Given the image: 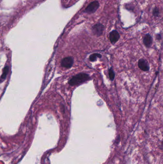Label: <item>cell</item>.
<instances>
[{"label": "cell", "mask_w": 163, "mask_h": 164, "mask_svg": "<svg viewBox=\"0 0 163 164\" xmlns=\"http://www.w3.org/2000/svg\"><path fill=\"white\" fill-rule=\"evenodd\" d=\"M90 79V76L86 73H80L74 76L68 82V84L71 86H76L84 83Z\"/></svg>", "instance_id": "cell-1"}, {"label": "cell", "mask_w": 163, "mask_h": 164, "mask_svg": "<svg viewBox=\"0 0 163 164\" xmlns=\"http://www.w3.org/2000/svg\"><path fill=\"white\" fill-rule=\"evenodd\" d=\"M73 63V58L71 57H67L62 59L61 61V65L64 68L68 69L72 66Z\"/></svg>", "instance_id": "cell-2"}, {"label": "cell", "mask_w": 163, "mask_h": 164, "mask_svg": "<svg viewBox=\"0 0 163 164\" xmlns=\"http://www.w3.org/2000/svg\"><path fill=\"white\" fill-rule=\"evenodd\" d=\"M92 32L95 35L97 36H101L104 30V26L101 24H98L92 27Z\"/></svg>", "instance_id": "cell-3"}, {"label": "cell", "mask_w": 163, "mask_h": 164, "mask_svg": "<svg viewBox=\"0 0 163 164\" xmlns=\"http://www.w3.org/2000/svg\"><path fill=\"white\" fill-rule=\"evenodd\" d=\"M138 67L142 71H147L149 70V66L148 62L143 59H141L139 60L138 63Z\"/></svg>", "instance_id": "cell-4"}, {"label": "cell", "mask_w": 163, "mask_h": 164, "mask_svg": "<svg viewBox=\"0 0 163 164\" xmlns=\"http://www.w3.org/2000/svg\"><path fill=\"white\" fill-rule=\"evenodd\" d=\"M120 37V34L116 30H113L110 34V39L112 44H114L118 41Z\"/></svg>", "instance_id": "cell-5"}, {"label": "cell", "mask_w": 163, "mask_h": 164, "mask_svg": "<svg viewBox=\"0 0 163 164\" xmlns=\"http://www.w3.org/2000/svg\"><path fill=\"white\" fill-rule=\"evenodd\" d=\"M99 7V3L97 2H94L91 4L87 7L86 9V12L89 13H94Z\"/></svg>", "instance_id": "cell-6"}, {"label": "cell", "mask_w": 163, "mask_h": 164, "mask_svg": "<svg viewBox=\"0 0 163 164\" xmlns=\"http://www.w3.org/2000/svg\"><path fill=\"white\" fill-rule=\"evenodd\" d=\"M143 42L146 47L148 48L150 47L153 42V38L149 34L146 35L144 37Z\"/></svg>", "instance_id": "cell-7"}, {"label": "cell", "mask_w": 163, "mask_h": 164, "mask_svg": "<svg viewBox=\"0 0 163 164\" xmlns=\"http://www.w3.org/2000/svg\"><path fill=\"white\" fill-rule=\"evenodd\" d=\"M102 57V56L101 54L95 53H93L90 56L89 59H90V60L91 61H94L96 60L97 58H101Z\"/></svg>", "instance_id": "cell-8"}, {"label": "cell", "mask_w": 163, "mask_h": 164, "mask_svg": "<svg viewBox=\"0 0 163 164\" xmlns=\"http://www.w3.org/2000/svg\"><path fill=\"white\" fill-rule=\"evenodd\" d=\"M109 77L111 81H113L115 77V74L113 71V70L112 68H111L109 71Z\"/></svg>", "instance_id": "cell-9"}, {"label": "cell", "mask_w": 163, "mask_h": 164, "mask_svg": "<svg viewBox=\"0 0 163 164\" xmlns=\"http://www.w3.org/2000/svg\"><path fill=\"white\" fill-rule=\"evenodd\" d=\"M8 71V67L7 66H6V67H5V68L4 69V72L3 73V75L2 76V78H5L6 77V74L7 73Z\"/></svg>", "instance_id": "cell-10"}]
</instances>
